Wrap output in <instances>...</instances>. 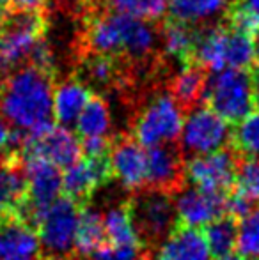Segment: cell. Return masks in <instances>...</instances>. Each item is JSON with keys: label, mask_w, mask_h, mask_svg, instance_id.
<instances>
[{"label": "cell", "mask_w": 259, "mask_h": 260, "mask_svg": "<svg viewBox=\"0 0 259 260\" xmlns=\"http://www.w3.org/2000/svg\"><path fill=\"white\" fill-rule=\"evenodd\" d=\"M0 113L28 133L53 126V76L31 64L11 71L0 82Z\"/></svg>", "instance_id": "1"}, {"label": "cell", "mask_w": 259, "mask_h": 260, "mask_svg": "<svg viewBox=\"0 0 259 260\" xmlns=\"http://www.w3.org/2000/svg\"><path fill=\"white\" fill-rule=\"evenodd\" d=\"M131 226L138 243L148 253H153L180 225L174 197L153 189H138L126 199Z\"/></svg>", "instance_id": "2"}, {"label": "cell", "mask_w": 259, "mask_h": 260, "mask_svg": "<svg viewBox=\"0 0 259 260\" xmlns=\"http://www.w3.org/2000/svg\"><path fill=\"white\" fill-rule=\"evenodd\" d=\"M80 207L68 197L57 199L39 223V258L41 260H69L76 257L75 239L78 229Z\"/></svg>", "instance_id": "3"}, {"label": "cell", "mask_w": 259, "mask_h": 260, "mask_svg": "<svg viewBox=\"0 0 259 260\" xmlns=\"http://www.w3.org/2000/svg\"><path fill=\"white\" fill-rule=\"evenodd\" d=\"M204 103L215 113L231 124L247 117L254 105V87L250 71L243 69H222L208 80Z\"/></svg>", "instance_id": "4"}, {"label": "cell", "mask_w": 259, "mask_h": 260, "mask_svg": "<svg viewBox=\"0 0 259 260\" xmlns=\"http://www.w3.org/2000/svg\"><path fill=\"white\" fill-rule=\"evenodd\" d=\"M183 110L170 96H156L135 117L131 137L142 147L174 144L183 131Z\"/></svg>", "instance_id": "5"}, {"label": "cell", "mask_w": 259, "mask_h": 260, "mask_svg": "<svg viewBox=\"0 0 259 260\" xmlns=\"http://www.w3.org/2000/svg\"><path fill=\"white\" fill-rule=\"evenodd\" d=\"M231 127L227 120L215 113L210 106L192 110L181 131V152L183 156H203L220 151L231 144Z\"/></svg>", "instance_id": "6"}, {"label": "cell", "mask_w": 259, "mask_h": 260, "mask_svg": "<svg viewBox=\"0 0 259 260\" xmlns=\"http://www.w3.org/2000/svg\"><path fill=\"white\" fill-rule=\"evenodd\" d=\"M238 159L240 154L231 147H224L210 154L195 156L185 163L187 181L204 191L229 195L235 189Z\"/></svg>", "instance_id": "7"}, {"label": "cell", "mask_w": 259, "mask_h": 260, "mask_svg": "<svg viewBox=\"0 0 259 260\" xmlns=\"http://www.w3.org/2000/svg\"><path fill=\"white\" fill-rule=\"evenodd\" d=\"M25 157H39L59 168H69L82 157V145L78 138L64 126H50L43 131H27L23 147Z\"/></svg>", "instance_id": "8"}, {"label": "cell", "mask_w": 259, "mask_h": 260, "mask_svg": "<svg viewBox=\"0 0 259 260\" xmlns=\"http://www.w3.org/2000/svg\"><path fill=\"white\" fill-rule=\"evenodd\" d=\"M110 159L103 157H83L76 161L63 174V193L80 209L89 206L96 189L112 181Z\"/></svg>", "instance_id": "9"}, {"label": "cell", "mask_w": 259, "mask_h": 260, "mask_svg": "<svg viewBox=\"0 0 259 260\" xmlns=\"http://www.w3.org/2000/svg\"><path fill=\"white\" fill-rule=\"evenodd\" d=\"M148 157V174H146V189L162 191L176 197L187 186L185 174V156L181 149L169 145H156L146 152Z\"/></svg>", "instance_id": "10"}, {"label": "cell", "mask_w": 259, "mask_h": 260, "mask_svg": "<svg viewBox=\"0 0 259 260\" xmlns=\"http://www.w3.org/2000/svg\"><path fill=\"white\" fill-rule=\"evenodd\" d=\"M110 170L112 177H116L126 189L138 191L146 186L148 174V157L142 145L128 135H119L112 138L110 152Z\"/></svg>", "instance_id": "11"}, {"label": "cell", "mask_w": 259, "mask_h": 260, "mask_svg": "<svg viewBox=\"0 0 259 260\" xmlns=\"http://www.w3.org/2000/svg\"><path fill=\"white\" fill-rule=\"evenodd\" d=\"M225 199H227V195H222V193L204 191L195 186H192V188L185 186L174 197L178 221L185 226L203 229V226L210 225L211 221L225 214Z\"/></svg>", "instance_id": "12"}, {"label": "cell", "mask_w": 259, "mask_h": 260, "mask_svg": "<svg viewBox=\"0 0 259 260\" xmlns=\"http://www.w3.org/2000/svg\"><path fill=\"white\" fill-rule=\"evenodd\" d=\"M153 260H210V246L203 229L178 225L176 230L156 248Z\"/></svg>", "instance_id": "13"}, {"label": "cell", "mask_w": 259, "mask_h": 260, "mask_svg": "<svg viewBox=\"0 0 259 260\" xmlns=\"http://www.w3.org/2000/svg\"><path fill=\"white\" fill-rule=\"evenodd\" d=\"M39 255L38 234L16 214L0 218V260L31 258Z\"/></svg>", "instance_id": "14"}, {"label": "cell", "mask_w": 259, "mask_h": 260, "mask_svg": "<svg viewBox=\"0 0 259 260\" xmlns=\"http://www.w3.org/2000/svg\"><path fill=\"white\" fill-rule=\"evenodd\" d=\"M80 82L87 89H103L119 87L125 80L121 58L100 53H83L80 60Z\"/></svg>", "instance_id": "15"}, {"label": "cell", "mask_w": 259, "mask_h": 260, "mask_svg": "<svg viewBox=\"0 0 259 260\" xmlns=\"http://www.w3.org/2000/svg\"><path fill=\"white\" fill-rule=\"evenodd\" d=\"M206 87V69L195 62L181 64V69L169 83L170 98L181 106V110H192L199 101H204Z\"/></svg>", "instance_id": "16"}, {"label": "cell", "mask_w": 259, "mask_h": 260, "mask_svg": "<svg viewBox=\"0 0 259 260\" xmlns=\"http://www.w3.org/2000/svg\"><path fill=\"white\" fill-rule=\"evenodd\" d=\"M227 27H211L199 30L197 43L192 55V62L199 64L203 69L220 73L225 69V43H227Z\"/></svg>", "instance_id": "17"}, {"label": "cell", "mask_w": 259, "mask_h": 260, "mask_svg": "<svg viewBox=\"0 0 259 260\" xmlns=\"http://www.w3.org/2000/svg\"><path fill=\"white\" fill-rule=\"evenodd\" d=\"M108 243L107 232H105L103 214L93 206H85L80 209L78 229H76L75 251L78 257L91 258L100 248Z\"/></svg>", "instance_id": "18"}, {"label": "cell", "mask_w": 259, "mask_h": 260, "mask_svg": "<svg viewBox=\"0 0 259 260\" xmlns=\"http://www.w3.org/2000/svg\"><path fill=\"white\" fill-rule=\"evenodd\" d=\"M91 90L80 80H66L53 92V115L61 126L76 122L83 106L91 100Z\"/></svg>", "instance_id": "19"}, {"label": "cell", "mask_w": 259, "mask_h": 260, "mask_svg": "<svg viewBox=\"0 0 259 260\" xmlns=\"http://www.w3.org/2000/svg\"><path fill=\"white\" fill-rule=\"evenodd\" d=\"M160 34H162L163 52H165V55L174 57L181 64L192 62L197 36H199V30H195L194 25L181 23V21H174L170 18H167Z\"/></svg>", "instance_id": "20"}, {"label": "cell", "mask_w": 259, "mask_h": 260, "mask_svg": "<svg viewBox=\"0 0 259 260\" xmlns=\"http://www.w3.org/2000/svg\"><path fill=\"white\" fill-rule=\"evenodd\" d=\"M204 236H206L210 253L213 260H222L236 251L238 243V219L233 216L224 214L204 226Z\"/></svg>", "instance_id": "21"}, {"label": "cell", "mask_w": 259, "mask_h": 260, "mask_svg": "<svg viewBox=\"0 0 259 260\" xmlns=\"http://www.w3.org/2000/svg\"><path fill=\"white\" fill-rule=\"evenodd\" d=\"M229 2L231 0H170L169 18L181 23L194 25L225 11Z\"/></svg>", "instance_id": "22"}, {"label": "cell", "mask_w": 259, "mask_h": 260, "mask_svg": "<svg viewBox=\"0 0 259 260\" xmlns=\"http://www.w3.org/2000/svg\"><path fill=\"white\" fill-rule=\"evenodd\" d=\"M110 131V110L103 98L91 96L76 119V133L82 138H101Z\"/></svg>", "instance_id": "23"}, {"label": "cell", "mask_w": 259, "mask_h": 260, "mask_svg": "<svg viewBox=\"0 0 259 260\" xmlns=\"http://www.w3.org/2000/svg\"><path fill=\"white\" fill-rule=\"evenodd\" d=\"M105 232L110 244H119V246H140L138 237L131 226L130 211L126 199L123 202L110 206L103 214ZM142 248V246H140ZM144 250V248H142Z\"/></svg>", "instance_id": "24"}, {"label": "cell", "mask_w": 259, "mask_h": 260, "mask_svg": "<svg viewBox=\"0 0 259 260\" xmlns=\"http://www.w3.org/2000/svg\"><path fill=\"white\" fill-rule=\"evenodd\" d=\"M229 147L242 156L259 154V108L235 124Z\"/></svg>", "instance_id": "25"}, {"label": "cell", "mask_w": 259, "mask_h": 260, "mask_svg": "<svg viewBox=\"0 0 259 260\" xmlns=\"http://www.w3.org/2000/svg\"><path fill=\"white\" fill-rule=\"evenodd\" d=\"M256 60V41L229 28L227 43H225V66L231 69L249 71V68H252Z\"/></svg>", "instance_id": "26"}, {"label": "cell", "mask_w": 259, "mask_h": 260, "mask_svg": "<svg viewBox=\"0 0 259 260\" xmlns=\"http://www.w3.org/2000/svg\"><path fill=\"white\" fill-rule=\"evenodd\" d=\"M169 0H103V7L114 13L128 14L138 20H158L163 16Z\"/></svg>", "instance_id": "27"}, {"label": "cell", "mask_w": 259, "mask_h": 260, "mask_svg": "<svg viewBox=\"0 0 259 260\" xmlns=\"http://www.w3.org/2000/svg\"><path fill=\"white\" fill-rule=\"evenodd\" d=\"M236 251L245 260H259V206L238 221Z\"/></svg>", "instance_id": "28"}, {"label": "cell", "mask_w": 259, "mask_h": 260, "mask_svg": "<svg viewBox=\"0 0 259 260\" xmlns=\"http://www.w3.org/2000/svg\"><path fill=\"white\" fill-rule=\"evenodd\" d=\"M235 191L242 193L254 202H259V159L256 156L240 154Z\"/></svg>", "instance_id": "29"}, {"label": "cell", "mask_w": 259, "mask_h": 260, "mask_svg": "<svg viewBox=\"0 0 259 260\" xmlns=\"http://www.w3.org/2000/svg\"><path fill=\"white\" fill-rule=\"evenodd\" d=\"M146 255L148 251L142 250L140 246H119L107 243L87 260H142Z\"/></svg>", "instance_id": "30"}, {"label": "cell", "mask_w": 259, "mask_h": 260, "mask_svg": "<svg viewBox=\"0 0 259 260\" xmlns=\"http://www.w3.org/2000/svg\"><path fill=\"white\" fill-rule=\"evenodd\" d=\"M50 0H11V7L16 11H38L46 13Z\"/></svg>", "instance_id": "31"}, {"label": "cell", "mask_w": 259, "mask_h": 260, "mask_svg": "<svg viewBox=\"0 0 259 260\" xmlns=\"http://www.w3.org/2000/svg\"><path fill=\"white\" fill-rule=\"evenodd\" d=\"M11 126L7 120H4L0 117V152L7 151V145H9V138H11Z\"/></svg>", "instance_id": "32"}, {"label": "cell", "mask_w": 259, "mask_h": 260, "mask_svg": "<svg viewBox=\"0 0 259 260\" xmlns=\"http://www.w3.org/2000/svg\"><path fill=\"white\" fill-rule=\"evenodd\" d=\"M250 75H252V87H254V105L256 108H259V64L252 66L250 69Z\"/></svg>", "instance_id": "33"}, {"label": "cell", "mask_w": 259, "mask_h": 260, "mask_svg": "<svg viewBox=\"0 0 259 260\" xmlns=\"http://www.w3.org/2000/svg\"><path fill=\"white\" fill-rule=\"evenodd\" d=\"M0 9H13L11 7V0H0Z\"/></svg>", "instance_id": "34"}, {"label": "cell", "mask_w": 259, "mask_h": 260, "mask_svg": "<svg viewBox=\"0 0 259 260\" xmlns=\"http://www.w3.org/2000/svg\"><path fill=\"white\" fill-rule=\"evenodd\" d=\"M11 260H41V258L38 255V257H31V258H11Z\"/></svg>", "instance_id": "35"}, {"label": "cell", "mask_w": 259, "mask_h": 260, "mask_svg": "<svg viewBox=\"0 0 259 260\" xmlns=\"http://www.w3.org/2000/svg\"><path fill=\"white\" fill-rule=\"evenodd\" d=\"M69 260H87V258H82V257H78V255H76V257H73V258H69Z\"/></svg>", "instance_id": "36"}, {"label": "cell", "mask_w": 259, "mask_h": 260, "mask_svg": "<svg viewBox=\"0 0 259 260\" xmlns=\"http://www.w3.org/2000/svg\"><path fill=\"white\" fill-rule=\"evenodd\" d=\"M142 260H153V258H151V255H149V253H148V255H146V257H144V258H142Z\"/></svg>", "instance_id": "37"}, {"label": "cell", "mask_w": 259, "mask_h": 260, "mask_svg": "<svg viewBox=\"0 0 259 260\" xmlns=\"http://www.w3.org/2000/svg\"><path fill=\"white\" fill-rule=\"evenodd\" d=\"M256 62H257V64H259V58H257V60H256Z\"/></svg>", "instance_id": "38"}, {"label": "cell", "mask_w": 259, "mask_h": 260, "mask_svg": "<svg viewBox=\"0 0 259 260\" xmlns=\"http://www.w3.org/2000/svg\"><path fill=\"white\" fill-rule=\"evenodd\" d=\"M257 159H259V157H257Z\"/></svg>", "instance_id": "39"}]
</instances>
